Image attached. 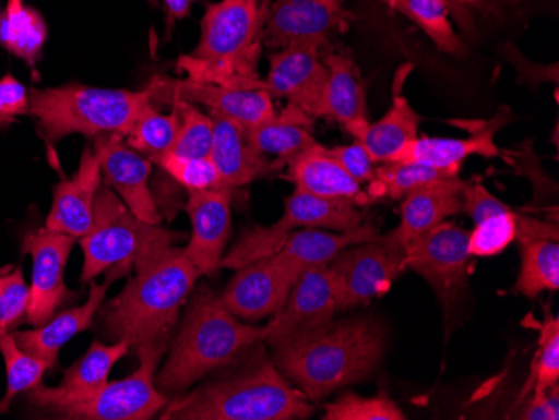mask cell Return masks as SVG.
<instances>
[{
    "instance_id": "cell-4",
    "label": "cell",
    "mask_w": 559,
    "mask_h": 420,
    "mask_svg": "<svg viewBox=\"0 0 559 420\" xmlns=\"http://www.w3.org/2000/svg\"><path fill=\"white\" fill-rule=\"evenodd\" d=\"M262 340V327L243 324L209 285L194 288L183 322L168 345L155 384L173 399L197 382L234 362L250 345Z\"/></svg>"
},
{
    "instance_id": "cell-30",
    "label": "cell",
    "mask_w": 559,
    "mask_h": 420,
    "mask_svg": "<svg viewBox=\"0 0 559 420\" xmlns=\"http://www.w3.org/2000/svg\"><path fill=\"white\" fill-rule=\"evenodd\" d=\"M130 344L126 340L103 344L94 338L87 352L78 362L72 363L64 372V379L58 387H44L47 394L55 397H86L108 382L112 367L130 353Z\"/></svg>"
},
{
    "instance_id": "cell-42",
    "label": "cell",
    "mask_w": 559,
    "mask_h": 420,
    "mask_svg": "<svg viewBox=\"0 0 559 420\" xmlns=\"http://www.w3.org/2000/svg\"><path fill=\"white\" fill-rule=\"evenodd\" d=\"M31 290L25 284L21 266L0 274V334L14 332L25 322L29 307Z\"/></svg>"
},
{
    "instance_id": "cell-20",
    "label": "cell",
    "mask_w": 559,
    "mask_h": 420,
    "mask_svg": "<svg viewBox=\"0 0 559 420\" xmlns=\"http://www.w3.org/2000/svg\"><path fill=\"white\" fill-rule=\"evenodd\" d=\"M103 187L99 159L87 146L81 156L80 168L71 178L59 181L52 194V205L46 228L80 240L90 233L94 224V200Z\"/></svg>"
},
{
    "instance_id": "cell-10",
    "label": "cell",
    "mask_w": 559,
    "mask_h": 420,
    "mask_svg": "<svg viewBox=\"0 0 559 420\" xmlns=\"http://www.w3.org/2000/svg\"><path fill=\"white\" fill-rule=\"evenodd\" d=\"M326 266L334 284L338 312L379 299L407 269L404 247L389 235L347 247Z\"/></svg>"
},
{
    "instance_id": "cell-15",
    "label": "cell",
    "mask_w": 559,
    "mask_h": 420,
    "mask_svg": "<svg viewBox=\"0 0 559 420\" xmlns=\"http://www.w3.org/2000/svg\"><path fill=\"white\" fill-rule=\"evenodd\" d=\"M337 297L329 266L307 269L292 288L284 307L262 327V340L269 349L297 340L329 324L337 315Z\"/></svg>"
},
{
    "instance_id": "cell-50",
    "label": "cell",
    "mask_w": 559,
    "mask_h": 420,
    "mask_svg": "<svg viewBox=\"0 0 559 420\" xmlns=\"http://www.w3.org/2000/svg\"><path fill=\"white\" fill-rule=\"evenodd\" d=\"M337 2H344V4H345V0H337Z\"/></svg>"
},
{
    "instance_id": "cell-1",
    "label": "cell",
    "mask_w": 559,
    "mask_h": 420,
    "mask_svg": "<svg viewBox=\"0 0 559 420\" xmlns=\"http://www.w3.org/2000/svg\"><path fill=\"white\" fill-rule=\"evenodd\" d=\"M176 241L163 238L143 247L134 256V277L99 307L100 331L109 340H126L131 350L171 341L180 310L200 278Z\"/></svg>"
},
{
    "instance_id": "cell-31",
    "label": "cell",
    "mask_w": 559,
    "mask_h": 420,
    "mask_svg": "<svg viewBox=\"0 0 559 420\" xmlns=\"http://www.w3.org/2000/svg\"><path fill=\"white\" fill-rule=\"evenodd\" d=\"M47 34L43 14L25 0H8L0 11V46L31 68L43 59Z\"/></svg>"
},
{
    "instance_id": "cell-46",
    "label": "cell",
    "mask_w": 559,
    "mask_h": 420,
    "mask_svg": "<svg viewBox=\"0 0 559 420\" xmlns=\"http://www.w3.org/2000/svg\"><path fill=\"white\" fill-rule=\"evenodd\" d=\"M194 2H198V0H163L166 12H168V26L173 27L176 21L188 17Z\"/></svg>"
},
{
    "instance_id": "cell-33",
    "label": "cell",
    "mask_w": 559,
    "mask_h": 420,
    "mask_svg": "<svg viewBox=\"0 0 559 420\" xmlns=\"http://www.w3.org/2000/svg\"><path fill=\"white\" fill-rule=\"evenodd\" d=\"M521 265L514 291L536 299L559 288V240L520 241Z\"/></svg>"
},
{
    "instance_id": "cell-13",
    "label": "cell",
    "mask_w": 559,
    "mask_h": 420,
    "mask_svg": "<svg viewBox=\"0 0 559 420\" xmlns=\"http://www.w3.org/2000/svg\"><path fill=\"white\" fill-rule=\"evenodd\" d=\"M146 91L155 106L190 103L234 119L245 128L257 127L276 115L273 97L260 89H235L222 84L200 83L188 77L175 80L159 74L147 83Z\"/></svg>"
},
{
    "instance_id": "cell-6",
    "label": "cell",
    "mask_w": 559,
    "mask_h": 420,
    "mask_svg": "<svg viewBox=\"0 0 559 420\" xmlns=\"http://www.w3.org/2000/svg\"><path fill=\"white\" fill-rule=\"evenodd\" d=\"M151 105L143 91L105 89L71 83L49 89L29 91V115L40 136L49 144L71 134H130L141 112Z\"/></svg>"
},
{
    "instance_id": "cell-34",
    "label": "cell",
    "mask_w": 559,
    "mask_h": 420,
    "mask_svg": "<svg viewBox=\"0 0 559 420\" xmlns=\"http://www.w3.org/2000/svg\"><path fill=\"white\" fill-rule=\"evenodd\" d=\"M388 5L411 19L439 51L454 58L466 56V46L449 21L448 0H388Z\"/></svg>"
},
{
    "instance_id": "cell-5",
    "label": "cell",
    "mask_w": 559,
    "mask_h": 420,
    "mask_svg": "<svg viewBox=\"0 0 559 420\" xmlns=\"http://www.w3.org/2000/svg\"><path fill=\"white\" fill-rule=\"evenodd\" d=\"M269 5V0H219L206 5L200 40L190 55L178 59V69L200 83L260 89L259 62Z\"/></svg>"
},
{
    "instance_id": "cell-19",
    "label": "cell",
    "mask_w": 559,
    "mask_h": 420,
    "mask_svg": "<svg viewBox=\"0 0 559 420\" xmlns=\"http://www.w3.org/2000/svg\"><path fill=\"white\" fill-rule=\"evenodd\" d=\"M191 235L185 255L200 277H215L231 233V188L188 191Z\"/></svg>"
},
{
    "instance_id": "cell-25",
    "label": "cell",
    "mask_w": 559,
    "mask_h": 420,
    "mask_svg": "<svg viewBox=\"0 0 559 420\" xmlns=\"http://www.w3.org/2000/svg\"><path fill=\"white\" fill-rule=\"evenodd\" d=\"M329 69L325 97H323L322 118H332L341 122L348 134L357 140L369 127L366 87L359 77V71L348 52H329L323 58Z\"/></svg>"
},
{
    "instance_id": "cell-27",
    "label": "cell",
    "mask_w": 559,
    "mask_h": 420,
    "mask_svg": "<svg viewBox=\"0 0 559 420\" xmlns=\"http://www.w3.org/2000/svg\"><path fill=\"white\" fill-rule=\"evenodd\" d=\"M379 235L377 227L366 221L359 227L345 231L301 228V230L292 231L282 244V249L273 255L301 277L313 266L329 265L347 247L373 240Z\"/></svg>"
},
{
    "instance_id": "cell-41",
    "label": "cell",
    "mask_w": 559,
    "mask_h": 420,
    "mask_svg": "<svg viewBox=\"0 0 559 420\" xmlns=\"http://www.w3.org/2000/svg\"><path fill=\"white\" fill-rule=\"evenodd\" d=\"M151 161L153 165H158L163 172L187 191L228 188L223 183L218 169L210 156L209 158H185L168 152L156 156Z\"/></svg>"
},
{
    "instance_id": "cell-29",
    "label": "cell",
    "mask_w": 559,
    "mask_h": 420,
    "mask_svg": "<svg viewBox=\"0 0 559 420\" xmlns=\"http://www.w3.org/2000/svg\"><path fill=\"white\" fill-rule=\"evenodd\" d=\"M312 130V116L294 105L285 106L284 111L276 112L269 121L245 128L248 140L255 146L257 152L265 156H275L280 169L294 156L319 144L313 137Z\"/></svg>"
},
{
    "instance_id": "cell-2",
    "label": "cell",
    "mask_w": 559,
    "mask_h": 420,
    "mask_svg": "<svg viewBox=\"0 0 559 420\" xmlns=\"http://www.w3.org/2000/svg\"><path fill=\"white\" fill-rule=\"evenodd\" d=\"M212 375L200 387L169 399L159 419L305 420L312 417V400L280 372L263 340L250 345L234 362Z\"/></svg>"
},
{
    "instance_id": "cell-28",
    "label": "cell",
    "mask_w": 559,
    "mask_h": 420,
    "mask_svg": "<svg viewBox=\"0 0 559 420\" xmlns=\"http://www.w3.org/2000/svg\"><path fill=\"white\" fill-rule=\"evenodd\" d=\"M411 72V64L402 65L395 74L394 97L384 118L370 122L367 130L357 140L366 146L376 165L388 163L401 152L405 144L419 137L423 118L414 111L404 96L405 77Z\"/></svg>"
},
{
    "instance_id": "cell-18",
    "label": "cell",
    "mask_w": 559,
    "mask_h": 420,
    "mask_svg": "<svg viewBox=\"0 0 559 420\" xmlns=\"http://www.w3.org/2000/svg\"><path fill=\"white\" fill-rule=\"evenodd\" d=\"M298 278L300 275L275 255L263 256L237 269L222 300L235 316L247 322L272 319L284 307Z\"/></svg>"
},
{
    "instance_id": "cell-3",
    "label": "cell",
    "mask_w": 559,
    "mask_h": 420,
    "mask_svg": "<svg viewBox=\"0 0 559 420\" xmlns=\"http://www.w3.org/2000/svg\"><path fill=\"white\" fill-rule=\"evenodd\" d=\"M388 350V332L376 316L334 319L323 327L272 349L280 372L312 403L366 381Z\"/></svg>"
},
{
    "instance_id": "cell-16",
    "label": "cell",
    "mask_w": 559,
    "mask_h": 420,
    "mask_svg": "<svg viewBox=\"0 0 559 420\" xmlns=\"http://www.w3.org/2000/svg\"><path fill=\"white\" fill-rule=\"evenodd\" d=\"M319 47L295 44L273 52L269 58V76L260 83V89L273 99H285L287 105L322 118L329 69L323 64Z\"/></svg>"
},
{
    "instance_id": "cell-49",
    "label": "cell",
    "mask_w": 559,
    "mask_h": 420,
    "mask_svg": "<svg viewBox=\"0 0 559 420\" xmlns=\"http://www.w3.org/2000/svg\"><path fill=\"white\" fill-rule=\"evenodd\" d=\"M379 2H384V4H388V0H379Z\"/></svg>"
},
{
    "instance_id": "cell-40",
    "label": "cell",
    "mask_w": 559,
    "mask_h": 420,
    "mask_svg": "<svg viewBox=\"0 0 559 420\" xmlns=\"http://www.w3.org/2000/svg\"><path fill=\"white\" fill-rule=\"evenodd\" d=\"M323 420H404V410L382 391L373 397H362L354 391L338 395L323 407Z\"/></svg>"
},
{
    "instance_id": "cell-24",
    "label": "cell",
    "mask_w": 559,
    "mask_h": 420,
    "mask_svg": "<svg viewBox=\"0 0 559 420\" xmlns=\"http://www.w3.org/2000/svg\"><path fill=\"white\" fill-rule=\"evenodd\" d=\"M464 183L460 177L417 188L401 200V221L389 237L404 244L463 213Z\"/></svg>"
},
{
    "instance_id": "cell-38",
    "label": "cell",
    "mask_w": 559,
    "mask_h": 420,
    "mask_svg": "<svg viewBox=\"0 0 559 420\" xmlns=\"http://www.w3.org/2000/svg\"><path fill=\"white\" fill-rule=\"evenodd\" d=\"M178 133L169 153L185 158H209L213 144V119L190 103L176 101Z\"/></svg>"
},
{
    "instance_id": "cell-47",
    "label": "cell",
    "mask_w": 559,
    "mask_h": 420,
    "mask_svg": "<svg viewBox=\"0 0 559 420\" xmlns=\"http://www.w3.org/2000/svg\"><path fill=\"white\" fill-rule=\"evenodd\" d=\"M454 2H461V4H473V5L483 4V0H454Z\"/></svg>"
},
{
    "instance_id": "cell-45",
    "label": "cell",
    "mask_w": 559,
    "mask_h": 420,
    "mask_svg": "<svg viewBox=\"0 0 559 420\" xmlns=\"http://www.w3.org/2000/svg\"><path fill=\"white\" fill-rule=\"evenodd\" d=\"M516 419L558 420L559 419V382L543 391H531L520 403Z\"/></svg>"
},
{
    "instance_id": "cell-23",
    "label": "cell",
    "mask_w": 559,
    "mask_h": 420,
    "mask_svg": "<svg viewBox=\"0 0 559 420\" xmlns=\"http://www.w3.org/2000/svg\"><path fill=\"white\" fill-rule=\"evenodd\" d=\"M285 166L287 172L284 178L294 184L295 190L325 200L348 202L359 208L370 205L366 188L357 183L320 143L294 156Z\"/></svg>"
},
{
    "instance_id": "cell-32",
    "label": "cell",
    "mask_w": 559,
    "mask_h": 420,
    "mask_svg": "<svg viewBox=\"0 0 559 420\" xmlns=\"http://www.w3.org/2000/svg\"><path fill=\"white\" fill-rule=\"evenodd\" d=\"M460 166L439 168V166L426 165L414 161H388L380 163L376 168V177L367 184L370 203L379 200H395L416 191L417 188L435 183V181L451 180L460 177Z\"/></svg>"
},
{
    "instance_id": "cell-9",
    "label": "cell",
    "mask_w": 559,
    "mask_h": 420,
    "mask_svg": "<svg viewBox=\"0 0 559 420\" xmlns=\"http://www.w3.org/2000/svg\"><path fill=\"white\" fill-rule=\"evenodd\" d=\"M364 224V212L357 205L341 200H325L295 190L285 200L284 215L270 227L245 231L238 243L223 256L219 268L238 269L247 263L273 255L282 249L288 235L301 228L345 231Z\"/></svg>"
},
{
    "instance_id": "cell-37",
    "label": "cell",
    "mask_w": 559,
    "mask_h": 420,
    "mask_svg": "<svg viewBox=\"0 0 559 420\" xmlns=\"http://www.w3.org/2000/svg\"><path fill=\"white\" fill-rule=\"evenodd\" d=\"M176 133H178V115L175 109L171 108V112L163 115L158 111V106L151 103L141 112L124 140L134 152L153 159L171 149Z\"/></svg>"
},
{
    "instance_id": "cell-36",
    "label": "cell",
    "mask_w": 559,
    "mask_h": 420,
    "mask_svg": "<svg viewBox=\"0 0 559 420\" xmlns=\"http://www.w3.org/2000/svg\"><path fill=\"white\" fill-rule=\"evenodd\" d=\"M523 213L506 205L501 212L492 213L474 224L467 238V252L473 259H491L504 252L518 240Z\"/></svg>"
},
{
    "instance_id": "cell-11",
    "label": "cell",
    "mask_w": 559,
    "mask_h": 420,
    "mask_svg": "<svg viewBox=\"0 0 559 420\" xmlns=\"http://www.w3.org/2000/svg\"><path fill=\"white\" fill-rule=\"evenodd\" d=\"M469 230L444 221L439 227L405 241V268L413 269L436 291L445 312L461 302L469 288V265L473 256L467 252Z\"/></svg>"
},
{
    "instance_id": "cell-7",
    "label": "cell",
    "mask_w": 559,
    "mask_h": 420,
    "mask_svg": "<svg viewBox=\"0 0 559 420\" xmlns=\"http://www.w3.org/2000/svg\"><path fill=\"white\" fill-rule=\"evenodd\" d=\"M169 344H147L134 350L140 365L122 381L106 382L86 397H55L43 384L31 388L27 404L50 419L68 420H147L165 409L169 397L155 384L159 362Z\"/></svg>"
},
{
    "instance_id": "cell-26",
    "label": "cell",
    "mask_w": 559,
    "mask_h": 420,
    "mask_svg": "<svg viewBox=\"0 0 559 420\" xmlns=\"http://www.w3.org/2000/svg\"><path fill=\"white\" fill-rule=\"evenodd\" d=\"M508 108H502L491 121H486L476 133L466 140H451V137L419 136L405 144L401 152L391 161L426 163V165L451 168L463 166L469 156H485V158H499L502 155L495 134L508 121Z\"/></svg>"
},
{
    "instance_id": "cell-39",
    "label": "cell",
    "mask_w": 559,
    "mask_h": 420,
    "mask_svg": "<svg viewBox=\"0 0 559 420\" xmlns=\"http://www.w3.org/2000/svg\"><path fill=\"white\" fill-rule=\"evenodd\" d=\"M539 340L530 379L518 395V404L531 391H543L559 382V319L546 307L545 320L538 325Z\"/></svg>"
},
{
    "instance_id": "cell-44",
    "label": "cell",
    "mask_w": 559,
    "mask_h": 420,
    "mask_svg": "<svg viewBox=\"0 0 559 420\" xmlns=\"http://www.w3.org/2000/svg\"><path fill=\"white\" fill-rule=\"evenodd\" d=\"M24 115H29V91L17 77L5 74L0 80V130H8Z\"/></svg>"
},
{
    "instance_id": "cell-22",
    "label": "cell",
    "mask_w": 559,
    "mask_h": 420,
    "mask_svg": "<svg viewBox=\"0 0 559 420\" xmlns=\"http://www.w3.org/2000/svg\"><path fill=\"white\" fill-rule=\"evenodd\" d=\"M112 278L115 277L108 278L105 284L91 281L90 297L84 305L61 310L49 322L34 331L12 332L19 347L24 352L44 360L49 369L58 367L59 352L62 347L75 335L93 327L94 316L97 315V310L105 302Z\"/></svg>"
},
{
    "instance_id": "cell-8",
    "label": "cell",
    "mask_w": 559,
    "mask_h": 420,
    "mask_svg": "<svg viewBox=\"0 0 559 420\" xmlns=\"http://www.w3.org/2000/svg\"><path fill=\"white\" fill-rule=\"evenodd\" d=\"M178 238L181 235L159 225L141 221L109 187H100L94 200V224L90 233L80 238L84 253L81 284L90 285L106 269L133 268L134 256L151 241Z\"/></svg>"
},
{
    "instance_id": "cell-14",
    "label": "cell",
    "mask_w": 559,
    "mask_h": 420,
    "mask_svg": "<svg viewBox=\"0 0 559 420\" xmlns=\"http://www.w3.org/2000/svg\"><path fill=\"white\" fill-rule=\"evenodd\" d=\"M75 238L47 230L29 231L22 241V253L33 256V281L25 322L33 327L49 322L66 303L74 302L78 293L64 284V268L74 249Z\"/></svg>"
},
{
    "instance_id": "cell-17",
    "label": "cell",
    "mask_w": 559,
    "mask_h": 420,
    "mask_svg": "<svg viewBox=\"0 0 559 420\" xmlns=\"http://www.w3.org/2000/svg\"><path fill=\"white\" fill-rule=\"evenodd\" d=\"M93 152L99 159L100 175L106 187L111 188L141 221L162 224V213L147 184L153 161L134 152L119 134L94 137Z\"/></svg>"
},
{
    "instance_id": "cell-48",
    "label": "cell",
    "mask_w": 559,
    "mask_h": 420,
    "mask_svg": "<svg viewBox=\"0 0 559 420\" xmlns=\"http://www.w3.org/2000/svg\"><path fill=\"white\" fill-rule=\"evenodd\" d=\"M147 2H150L151 5H158V0H147Z\"/></svg>"
},
{
    "instance_id": "cell-21",
    "label": "cell",
    "mask_w": 559,
    "mask_h": 420,
    "mask_svg": "<svg viewBox=\"0 0 559 420\" xmlns=\"http://www.w3.org/2000/svg\"><path fill=\"white\" fill-rule=\"evenodd\" d=\"M213 119V144L210 158L215 163L223 183L228 188L247 187L280 171L275 161L257 152L240 122L209 112Z\"/></svg>"
},
{
    "instance_id": "cell-12",
    "label": "cell",
    "mask_w": 559,
    "mask_h": 420,
    "mask_svg": "<svg viewBox=\"0 0 559 420\" xmlns=\"http://www.w3.org/2000/svg\"><path fill=\"white\" fill-rule=\"evenodd\" d=\"M354 14L337 0H273L266 11L263 47L278 51L295 44L334 51L335 37L350 29Z\"/></svg>"
},
{
    "instance_id": "cell-43",
    "label": "cell",
    "mask_w": 559,
    "mask_h": 420,
    "mask_svg": "<svg viewBox=\"0 0 559 420\" xmlns=\"http://www.w3.org/2000/svg\"><path fill=\"white\" fill-rule=\"evenodd\" d=\"M326 152L362 187L376 177L377 165L359 140L345 146L326 147Z\"/></svg>"
},
{
    "instance_id": "cell-35",
    "label": "cell",
    "mask_w": 559,
    "mask_h": 420,
    "mask_svg": "<svg viewBox=\"0 0 559 420\" xmlns=\"http://www.w3.org/2000/svg\"><path fill=\"white\" fill-rule=\"evenodd\" d=\"M0 353L4 356L8 374V391L0 399V413H8L15 397L43 384L44 374L50 369L44 360L24 352L12 332L0 334Z\"/></svg>"
}]
</instances>
